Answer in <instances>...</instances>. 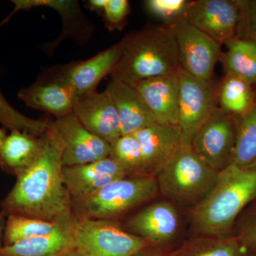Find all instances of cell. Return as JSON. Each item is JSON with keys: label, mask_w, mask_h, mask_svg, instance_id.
Segmentation results:
<instances>
[{"label": "cell", "mask_w": 256, "mask_h": 256, "mask_svg": "<svg viewBox=\"0 0 256 256\" xmlns=\"http://www.w3.org/2000/svg\"><path fill=\"white\" fill-rule=\"evenodd\" d=\"M191 3L190 0H146L144 5L146 11L161 20L163 25L172 26L185 20Z\"/></svg>", "instance_id": "obj_29"}, {"label": "cell", "mask_w": 256, "mask_h": 256, "mask_svg": "<svg viewBox=\"0 0 256 256\" xmlns=\"http://www.w3.org/2000/svg\"><path fill=\"white\" fill-rule=\"evenodd\" d=\"M132 134L140 146L148 176H156L182 148L178 124H154Z\"/></svg>", "instance_id": "obj_15"}, {"label": "cell", "mask_w": 256, "mask_h": 256, "mask_svg": "<svg viewBox=\"0 0 256 256\" xmlns=\"http://www.w3.org/2000/svg\"><path fill=\"white\" fill-rule=\"evenodd\" d=\"M74 250L78 256H136L151 244L112 220L75 216Z\"/></svg>", "instance_id": "obj_6"}, {"label": "cell", "mask_w": 256, "mask_h": 256, "mask_svg": "<svg viewBox=\"0 0 256 256\" xmlns=\"http://www.w3.org/2000/svg\"><path fill=\"white\" fill-rule=\"evenodd\" d=\"M136 256H168L164 252L160 250L158 246L150 245L141 250Z\"/></svg>", "instance_id": "obj_33"}, {"label": "cell", "mask_w": 256, "mask_h": 256, "mask_svg": "<svg viewBox=\"0 0 256 256\" xmlns=\"http://www.w3.org/2000/svg\"><path fill=\"white\" fill-rule=\"evenodd\" d=\"M38 158L16 178L14 186L1 202V213L24 216L57 224L75 218L72 200L63 178L64 142L52 122L41 136Z\"/></svg>", "instance_id": "obj_1"}, {"label": "cell", "mask_w": 256, "mask_h": 256, "mask_svg": "<svg viewBox=\"0 0 256 256\" xmlns=\"http://www.w3.org/2000/svg\"><path fill=\"white\" fill-rule=\"evenodd\" d=\"M60 256H78V254H76V252H75V250L72 249V250H69V252H66V254H63V255Z\"/></svg>", "instance_id": "obj_37"}, {"label": "cell", "mask_w": 256, "mask_h": 256, "mask_svg": "<svg viewBox=\"0 0 256 256\" xmlns=\"http://www.w3.org/2000/svg\"><path fill=\"white\" fill-rule=\"evenodd\" d=\"M105 92L110 96L117 111L121 136L134 134L156 124L150 111L132 86L112 78Z\"/></svg>", "instance_id": "obj_19"}, {"label": "cell", "mask_w": 256, "mask_h": 256, "mask_svg": "<svg viewBox=\"0 0 256 256\" xmlns=\"http://www.w3.org/2000/svg\"><path fill=\"white\" fill-rule=\"evenodd\" d=\"M73 114L88 130L110 144L121 136L117 111L106 92L94 90L79 96Z\"/></svg>", "instance_id": "obj_13"}, {"label": "cell", "mask_w": 256, "mask_h": 256, "mask_svg": "<svg viewBox=\"0 0 256 256\" xmlns=\"http://www.w3.org/2000/svg\"><path fill=\"white\" fill-rule=\"evenodd\" d=\"M130 86L140 96L156 124H178L180 70Z\"/></svg>", "instance_id": "obj_14"}, {"label": "cell", "mask_w": 256, "mask_h": 256, "mask_svg": "<svg viewBox=\"0 0 256 256\" xmlns=\"http://www.w3.org/2000/svg\"><path fill=\"white\" fill-rule=\"evenodd\" d=\"M178 126L182 133V148H192L198 128L217 106L218 84L201 80L180 68Z\"/></svg>", "instance_id": "obj_7"}, {"label": "cell", "mask_w": 256, "mask_h": 256, "mask_svg": "<svg viewBox=\"0 0 256 256\" xmlns=\"http://www.w3.org/2000/svg\"><path fill=\"white\" fill-rule=\"evenodd\" d=\"M64 224L46 222L24 216H8L5 223L2 246H10L24 239L46 235L54 232L56 229L60 228Z\"/></svg>", "instance_id": "obj_26"}, {"label": "cell", "mask_w": 256, "mask_h": 256, "mask_svg": "<svg viewBox=\"0 0 256 256\" xmlns=\"http://www.w3.org/2000/svg\"><path fill=\"white\" fill-rule=\"evenodd\" d=\"M178 228V212L168 202H158L146 207L128 223V232L158 246L171 240Z\"/></svg>", "instance_id": "obj_18"}, {"label": "cell", "mask_w": 256, "mask_h": 256, "mask_svg": "<svg viewBox=\"0 0 256 256\" xmlns=\"http://www.w3.org/2000/svg\"><path fill=\"white\" fill-rule=\"evenodd\" d=\"M118 44V60L111 73L114 79L132 85L180 70L178 44L170 26L146 24L128 32Z\"/></svg>", "instance_id": "obj_2"}, {"label": "cell", "mask_w": 256, "mask_h": 256, "mask_svg": "<svg viewBox=\"0 0 256 256\" xmlns=\"http://www.w3.org/2000/svg\"><path fill=\"white\" fill-rule=\"evenodd\" d=\"M240 9L238 37L256 43V0H238Z\"/></svg>", "instance_id": "obj_32"}, {"label": "cell", "mask_w": 256, "mask_h": 256, "mask_svg": "<svg viewBox=\"0 0 256 256\" xmlns=\"http://www.w3.org/2000/svg\"><path fill=\"white\" fill-rule=\"evenodd\" d=\"M63 178L72 200H77L92 194L112 182L128 178V175L108 156L88 164L64 166Z\"/></svg>", "instance_id": "obj_16"}, {"label": "cell", "mask_w": 256, "mask_h": 256, "mask_svg": "<svg viewBox=\"0 0 256 256\" xmlns=\"http://www.w3.org/2000/svg\"><path fill=\"white\" fill-rule=\"evenodd\" d=\"M0 124L5 129L24 131L40 137L50 127V122L30 118L22 114L5 98L0 88Z\"/></svg>", "instance_id": "obj_28"}, {"label": "cell", "mask_w": 256, "mask_h": 256, "mask_svg": "<svg viewBox=\"0 0 256 256\" xmlns=\"http://www.w3.org/2000/svg\"><path fill=\"white\" fill-rule=\"evenodd\" d=\"M206 237L188 242L169 256H249L250 254L235 235Z\"/></svg>", "instance_id": "obj_24"}, {"label": "cell", "mask_w": 256, "mask_h": 256, "mask_svg": "<svg viewBox=\"0 0 256 256\" xmlns=\"http://www.w3.org/2000/svg\"><path fill=\"white\" fill-rule=\"evenodd\" d=\"M109 156L124 170L128 176H148L140 146L134 134L118 138L110 144Z\"/></svg>", "instance_id": "obj_27"}, {"label": "cell", "mask_w": 256, "mask_h": 256, "mask_svg": "<svg viewBox=\"0 0 256 256\" xmlns=\"http://www.w3.org/2000/svg\"><path fill=\"white\" fill-rule=\"evenodd\" d=\"M185 21L222 46L238 36L240 24L238 0L192 1Z\"/></svg>", "instance_id": "obj_10"}, {"label": "cell", "mask_w": 256, "mask_h": 256, "mask_svg": "<svg viewBox=\"0 0 256 256\" xmlns=\"http://www.w3.org/2000/svg\"><path fill=\"white\" fill-rule=\"evenodd\" d=\"M256 200V164H230L218 172L215 186L194 208V226L204 236L234 235L236 222L244 210Z\"/></svg>", "instance_id": "obj_3"}, {"label": "cell", "mask_w": 256, "mask_h": 256, "mask_svg": "<svg viewBox=\"0 0 256 256\" xmlns=\"http://www.w3.org/2000/svg\"><path fill=\"white\" fill-rule=\"evenodd\" d=\"M159 191L156 176H128L109 183L92 194L72 200L75 216L111 220L151 200Z\"/></svg>", "instance_id": "obj_5"}, {"label": "cell", "mask_w": 256, "mask_h": 256, "mask_svg": "<svg viewBox=\"0 0 256 256\" xmlns=\"http://www.w3.org/2000/svg\"><path fill=\"white\" fill-rule=\"evenodd\" d=\"M52 124L63 140L64 166L88 164L110 156V144L88 130L74 114Z\"/></svg>", "instance_id": "obj_12"}, {"label": "cell", "mask_w": 256, "mask_h": 256, "mask_svg": "<svg viewBox=\"0 0 256 256\" xmlns=\"http://www.w3.org/2000/svg\"><path fill=\"white\" fill-rule=\"evenodd\" d=\"M220 62L224 76H232L256 87V43L236 36L226 42Z\"/></svg>", "instance_id": "obj_22"}, {"label": "cell", "mask_w": 256, "mask_h": 256, "mask_svg": "<svg viewBox=\"0 0 256 256\" xmlns=\"http://www.w3.org/2000/svg\"><path fill=\"white\" fill-rule=\"evenodd\" d=\"M75 220V218H74ZM46 235L0 246V256H60L74 248V220Z\"/></svg>", "instance_id": "obj_20"}, {"label": "cell", "mask_w": 256, "mask_h": 256, "mask_svg": "<svg viewBox=\"0 0 256 256\" xmlns=\"http://www.w3.org/2000/svg\"><path fill=\"white\" fill-rule=\"evenodd\" d=\"M6 136L8 134H6V129L4 128H0V146L2 144Z\"/></svg>", "instance_id": "obj_36"}, {"label": "cell", "mask_w": 256, "mask_h": 256, "mask_svg": "<svg viewBox=\"0 0 256 256\" xmlns=\"http://www.w3.org/2000/svg\"><path fill=\"white\" fill-rule=\"evenodd\" d=\"M236 120L237 133L232 164L239 166L256 164V88L254 105Z\"/></svg>", "instance_id": "obj_25"}, {"label": "cell", "mask_w": 256, "mask_h": 256, "mask_svg": "<svg viewBox=\"0 0 256 256\" xmlns=\"http://www.w3.org/2000/svg\"><path fill=\"white\" fill-rule=\"evenodd\" d=\"M170 28L178 44L180 68L195 78L213 80L216 66L223 53L222 46L185 20Z\"/></svg>", "instance_id": "obj_9"}, {"label": "cell", "mask_w": 256, "mask_h": 256, "mask_svg": "<svg viewBox=\"0 0 256 256\" xmlns=\"http://www.w3.org/2000/svg\"><path fill=\"white\" fill-rule=\"evenodd\" d=\"M234 232V235L250 254L256 252V200L239 216Z\"/></svg>", "instance_id": "obj_30"}, {"label": "cell", "mask_w": 256, "mask_h": 256, "mask_svg": "<svg viewBox=\"0 0 256 256\" xmlns=\"http://www.w3.org/2000/svg\"><path fill=\"white\" fill-rule=\"evenodd\" d=\"M6 223V216L0 212V246L2 245L3 234Z\"/></svg>", "instance_id": "obj_35"}, {"label": "cell", "mask_w": 256, "mask_h": 256, "mask_svg": "<svg viewBox=\"0 0 256 256\" xmlns=\"http://www.w3.org/2000/svg\"><path fill=\"white\" fill-rule=\"evenodd\" d=\"M256 88L242 79L224 76L218 82L217 106L232 117H242L254 105Z\"/></svg>", "instance_id": "obj_23"}, {"label": "cell", "mask_w": 256, "mask_h": 256, "mask_svg": "<svg viewBox=\"0 0 256 256\" xmlns=\"http://www.w3.org/2000/svg\"><path fill=\"white\" fill-rule=\"evenodd\" d=\"M118 43L87 60L57 67L58 72L79 96L96 90L101 80L112 73L118 60Z\"/></svg>", "instance_id": "obj_17"}, {"label": "cell", "mask_w": 256, "mask_h": 256, "mask_svg": "<svg viewBox=\"0 0 256 256\" xmlns=\"http://www.w3.org/2000/svg\"><path fill=\"white\" fill-rule=\"evenodd\" d=\"M218 172L192 148L180 150L156 175L159 190L178 205L198 206L215 186Z\"/></svg>", "instance_id": "obj_4"}, {"label": "cell", "mask_w": 256, "mask_h": 256, "mask_svg": "<svg viewBox=\"0 0 256 256\" xmlns=\"http://www.w3.org/2000/svg\"><path fill=\"white\" fill-rule=\"evenodd\" d=\"M108 0H90L88 2V6L89 9L96 11L98 14H102Z\"/></svg>", "instance_id": "obj_34"}, {"label": "cell", "mask_w": 256, "mask_h": 256, "mask_svg": "<svg viewBox=\"0 0 256 256\" xmlns=\"http://www.w3.org/2000/svg\"><path fill=\"white\" fill-rule=\"evenodd\" d=\"M18 98L28 107L48 112L57 119L73 114L78 96L55 68L20 89Z\"/></svg>", "instance_id": "obj_11"}, {"label": "cell", "mask_w": 256, "mask_h": 256, "mask_svg": "<svg viewBox=\"0 0 256 256\" xmlns=\"http://www.w3.org/2000/svg\"><path fill=\"white\" fill-rule=\"evenodd\" d=\"M130 11V4L128 0H108L101 14L106 28L114 31L122 30Z\"/></svg>", "instance_id": "obj_31"}, {"label": "cell", "mask_w": 256, "mask_h": 256, "mask_svg": "<svg viewBox=\"0 0 256 256\" xmlns=\"http://www.w3.org/2000/svg\"><path fill=\"white\" fill-rule=\"evenodd\" d=\"M41 148V136L24 131H10L0 146V168L18 178L36 161Z\"/></svg>", "instance_id": "obj_21"}, {"label": "cell", "mask_w": 256, "mask_h": 256, "mask_svg": "<svg viewBox=\"0 0 256 256\" xmlns=\"http://www.w3.org/2000/svg\"><path fill=\"white\" fill-rule=\"evenodd\" d=\"M236 133L235 118L216 106L194 136L192 150L210 168L220 172L232 164Z\"/></svg>", "instance_id": "obj_8"}]
</instances>
